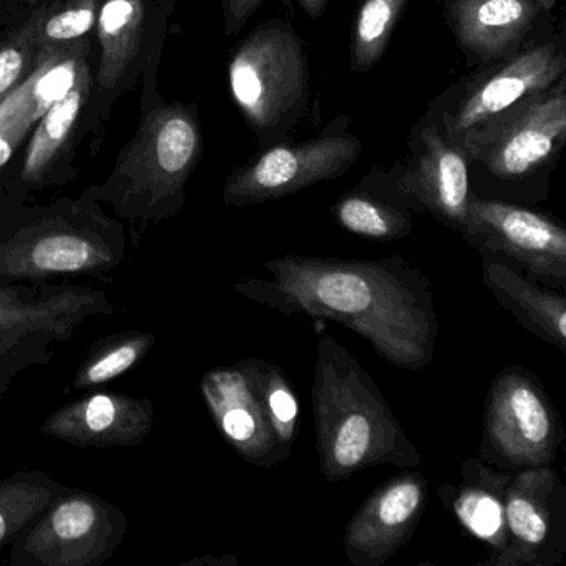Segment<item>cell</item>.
<instances>
[{"mask_svg": "<svg viewBox=\"0 0 566 566\" xmlns=\"http://www.w3.org/2000/svg\"><path fill=\"white\" fill-rule=\"evenodd\" d=\"M87 88L88 77L85 71L77 85L39 118V127L32 135L21 171V180L28 187L41 184L51 170L55 157L74 130L87 97Z\"/></svg>", "mask_w": 566, "mask_h": 566, "instance_id": "obj_23", "label": "cell"}, {"mask_svg": "<svg viewBox=\"0 0 566 566\" xmlns=\"http://www.w3.org/2000/svg\"><path fill=\"white\" fill-rule=\"evenodd\" d=\"M311 397L317 457L327 482H344L370 467L422 465L419 449L373 377L329 334L317 340Z\"/></svg>", "mask_w": 566, "mask_h": 566, "instance_id": "obj_2", "label": "cell"}, {"mask_svg": "<svg viewBox=\"0 0 566 566\" xmlns=\"http://www.w3.org/2000/svg\"><path fill=\"white\" fill-rule=\"evenodd\" d=\"M144 24V0H107L98 12V82L105 91L114 88L122 81L137 57Z\"/></svg>", "mask_w": 566, "mask_h": 566, "instance_id": "obj_22", "label": "cell"}, {"mask_svg": "<svg viewBox=\"0 0 566 566\" xmlns=\"http://www.w3.org/2000/svg\"><path fill=\"white\" fill-rule=\"evenodd\" d=\"M188 565H214V566H234L238 565V559L234 558L233 555H224L221 558H217V556L208 555L203 556V558L193 559V562L188 563Z\"/></svg>", "mask_w": 566, "mask_h": 566, "instance_id": "obj_34", "label": "cell"}, {"mask_svg": "<svg viewBox=\"0 0 566 566\" xmlns=\"http://www.w3.org/2000/svg\"><path fill=\"white\" fill-rule=\"evenodd\" d=\"M535 2L543 9V11H552L556 6V0H535Z\"/></svg>", "mask_w": 566, "mask_h": 566, "instance_id": "obj_35", "label": "cell"}, {"mask_svg": "<svg viewBox=\"0 0 566 566\" xmlns=\"http://www.w3.org/2000/svg\"><path fill=\"white\" fill-rule=\"evenodd\" d=\"M310 18L317 19L326 11L327 0H296Z\"/></svg>", "mask_w": 566, "mask_h": 566, "instance_id": "obj_33", "label": "cell"}, {"mask_svg": "<svg viewBox=\"0 0 566 566\" xmlns=\"http://www.w3.org/2000/svg\"><path fill=\"white\" fill-rule=\"evenodd\" d=\"M263 268L270 276L240 281L234 293L287 316L343 324L399 369L419 373L436 357L439 321L432 284L402 256L286 254L264 261Z\"/></svg>", "mask_w": 566, "mask_h": 566, "instance_id": "obj_1", "label": "cell"}, {"mask_svg": "<svg viewBox=\"0 0 566 566\" xmlns=\"http://www.w3.org/2000/svg\"><path fill=\"white\" fill-rule=\"evenodd\" d=\"M331 213L343 230L377 243L402 240L413 227L412 205L392 178L377 184L366 178L356 190L340 197Z\"/></svg>", "mask_w": 566, "mask_h": 566, "instance_id": "obj_21", "label": "cell"}, {"mask_svg": "<svg viewBox=\"0 0 566 566\" xmlns=\"http://www.w3.org/2000/svg\"><path fill=\"white\" fill-rule=\"evenodd\" d=\"M360 150L359 140L347 134H324L301 144L277 145L230 175L224 203H266L343 177L356 164Z\"/></svg>", "mask_w": 566, "mask_h": 566, "instance_id": "obj_11", "label": "cell"}, {"mask_svg": "<svg viewBox=\"0 0 566 566\" xmlns=\"http://www.w3.org/2000/svg\"><path fill=\"white\" fill-rule=\"evenodd\" d=\"M124 258V228L92 208L69 205L0 224V283L105 276Z\"/></svg>", "mask_w": 566, "mask_h": 566, "instance_id": "obj_3", "label": "cell"}, {"mask_svg": "<svg viewBox=\"0 0 566 566\" xmlns=\"http://www.w3.org/2000/svg\"><path fill=\"white\" fill-rule=\"evenodd\" d=\"M84 72L85 69L75 57L61 59L59 55H48L42 61L28 78L29 98L35 122L77 85Z\"/></svg>", "mask_w": 566, "mask_h": 566, "instance_id": "obj_28", "label": "cell"}, {"mask_svg": "<svg viewBox=\"0 0 566 566\" xmlns=\"http://www.w3.org/2000/svg\"><path fill=\"white\" fill-rule=\"evenodd\" d=\"M65 489L41 470H21L0 480V548L14 542Z\"/></svg>", "mask_w": 566, "mask_h": 566, "instance_id": "obj_24", "label": "cell"}, {"mask_svg": "<svg viewBox=\"0 0 566 566\" xmlns=\"http://www.w3.org/2000/svg\"><path fill=\"white\" fill-rule=\"evenodd\" d=\"M565 427L542 380L522 366L500 370L483 409L479 459L500 470L555 463Z\"/></svg>", "mask_w": 566, "mask_h": 566, "instance_id": "obj_6", "label": "cell"}, {"mask_svg": "<svg viewBox=\"0 0 566 566\" xmlns=\"http://www.w3.org/2000/svg\"><path fill=\"white\" fill-rule=\"evenodd\" d=\"M392 180L413 211L430 213L462 234L473 198L470 161L439 124L417 128L409 160Z\"/></svg>", "mask_w": 566, "mask_h": 566, "instance_id": "obj_14", "label": "cell"}, {"mask_svg": "<svg viewBox=\"0 0 566 566\" xmlns=\"http://www.w3.org/2000/svg\"><path fill=\"white\" fill-rule=\"evenodd\" d=\"M154 346V334L144 331H124L98 339L78 366L72 387L84 390L105 386L138 366Z\"/></svg>", "mask_w": 566, "mask_h": 566, "instance_id": "obj_25", "label": "cell"}, {"mask_svg": "<svg viewBox=\"0 0 566 566\" xmlns=\"http://www.w3.org/2000/svg\"><path fill=\"white\" fill-rule=\"evenodd\" d=\"M38 21L39 15H35L28 25L14 32L0 48V102L18 87L22 75L28 71L32 45L38 44L35 42Z\"/></svg>", "mask_w": 566, "mask_h": 566, "instance_id": "obj_31", "label": "cell"}, {"mask_svg": "<svg viewBox=\"0 0 566 566\" xmlns=\"http://www.w3.org/2000/svg\"><path fill=\"white\" fill-rule=\"evenodd\" d=\"M509 542L489 566H556L566 556V489L556 470L512 473L505 493Z\"/></svg>", "mask_w": 566, "mask_h": 566, "instance_id": "obj_12", "label": "cell"}, {"mask_svg": "<svg viewBox=\"0 0 566 566\" xmlns=\"http://www.w3.org/2000/svg\"><path fill=\"white\" fill-rule=\"evenodd\" d=\"M197 120L184 107L157 108L118 160L105 187L87 191L128 220H164L180 210L184 188L200 157Z\"/></svg>", "mask_w": 566, "mask_h": 566, "instance_id": "obj_4", "label": "cell"}, {"mask_svg": "<svg viewBox=\"0 0 566 566\" xmlns=\"http://www.w3.org/2000/svg\"><path fill=\"white\" fill-rule=\"evenodd\" d=\"M512 473L510 470L495 469L476 457L463 460L457 485L443 483L439 486V495L446 509L489 553V558L476 565H490L509 542L505 493Z\"/></svg>", "mask_w": 566, "mask_h": 566, "instance_id": "obj_19", "label": "cell"}, {"mask_svg": "<svg viewBox=\"0 0 566 566\" xmlns=\"http://www.w3.org/2000/svg\"><path fill=\"white\" fill-rule=\"evenodd\" d=\"M0 4H2V0H0Z\"/></svg>", "mask_w": 566, "mask_h": 566, "instance_id": "obj_36", "label": "cell"}, {"mask_svg": "<svg viewBox=\"0 0 566 566\" xmlns=\"http://www.w3.org/2000/svg\"><path fill=\"white\" fill-rule=\"evenodd\" d=\"M124 510L67 486L11 543L14 566H102L127 536Z\"/></svg>", "mask_w": 566, "mask_h": 566, "instance_id": "obj_9", "label": "cell"}, {"mask_svg": "<svg viewBox=\"0 0 566 566\" xmlns=\"http://www.w3.org/2000/svg\"><path fill=\"white\" fill-rule=\"evenodd\" d=\"M566 138L565 81L523 98L457 142L470 164L499 181H523L552 164Z\"/></svg>", "mask_w": 566, "mask_h": 566, "instance_id": "obj_8", "label": "cell"}, {"mask_svg": "<svg viewBox=\"0 0 566 566\" xmlns=\"http://www.w3.org/2000/svg\"><path fill=\"white\" fill-rule=\"evenodd\" d=\"M407 0H363L350 38L354 72H369L379 64Z\"/></svg>", "mask_w": 566, "mask_h": 566, "instance_id": "obj_26", "label": "cell"}, {"mask_svg": "<svg viewBox=\"0 0 566 566\" xmlns=\"http://www.w3.org/2000/svg\"><path fill=\"white\" fill-rule=\"evenodd\" d=\"M154 417V403L147 397L101 390L55 410L41 430L81 449L138 447L150 436Z\"/></svg>", "mask_w": 566, "mask_h": 566, "instance_id": "obj_17", "label": "cell"}, {"mask_svg": "<svg viewBox=\"0 0 566 566\" xmlns=\"http://www.w3.org/2000/svg\"><path fill=\"white\" fill-rule=\"evenodd\" d=\"M104 291L77 284L0 283V399L12 377L54 359V343H67L94 316H112Z\"/></svg>", "mask_w": 566, "mask_h": 566, "instance_id": "obj_5", "label": "cell"}, {"mask_svg": "<svg viewBox=\"0 0 566 566\" xmlns=\"http://www.w3.org/2000/svg\"><path fill=\"white\" fill-rule=\"evenodd\" d=\"M97 18V0H77L44 21L39 18L35 42L45 45L77 41L94 29Z\"/></svg>", "mask_w": 566, "mask_h": 566, "instance_id": "obj_30", "label": "cell"}, {"mask_svg": "<svg viewBox=\"0 0 566 566\" xmlns=\"http://www.w3.org/2000/svg\"><path fill=\"white\" fill-rule=\"evenodd\" d=\"M429 500V482L402 469L377 486L344 532V549L354 566H382L412 538Z\"/></svg>", "mask_w": 566, "mask_h": 566, "instance_id": "obj_16", "label": "cell"}, {"mask_svg": "<svg viewBox=\"0 0 566 566\" xmlns=\"http://www.w3.org/2000/svg\"><path fill=\"white\" fill-rule=\"evenodd\" d=\"M566 57L562 41L520 49L503 61L489 64L486 71L470 78L443 114L439 127L453 144L465 132L523 98L548 91L565 74Z\"/></svg>", "mask_w": 566, "mask_h": 566, "instance_id": "obj_13", "label": "cell"}, {"mask_svg": "<svg viewBox=\"0 0 566 566\" xmlns=\"http://www.w3.org/2000/svg\"><path fill=\"white\" fill-rule=\"evenodd\" d=\"M250 359L251 374L258 392L263 400L264 410L277 439L284 447L293 450L300 429V400L290 377L276 364L266 363L258 357Z\"/></svg>", "mask_w": 566, "mask_h": 566, "instance_id": "obj_27", "label": "cell"}, {"mask_svg": "<svg viewBox=\"0 0 566 566\" xmlns=\"http://www.w3.org/2000/svg\"><path fill=\"white\" fill-rule=\"evenodd\" d=\"M460 237L552 290L566 287V230L558 220L522 205L473 195Z\"/></svg>", "mask_w": 566, "mask_h": 566, "instance_id": "obj_10", "label": "cell"}, {"mask_svg": "<svg viewBox=\"0 0 566 566\" xmlns=\"http://www.w3.org/2000/svg\"><path fill=\"white\" fill-rule=\"evenodd\" d=\"M542 12L535 0H446V21L473 64L516 54Z\"/></svg>", "mask_w": 566, "mask_h": 566, "instance_id": "obj_18", "label": "cell"}, {"mask_svg": "<svg viewBox=\"0 0 566 566\" xmlns=\"http://www.w3.org/2000/svg\"><path fill=\"white\" fill-rule=\"evenodd\" d=\"M34 124L29 81H25L0 102V171L8 167L15 148Z\"/></svg>", "mask_w": 566, "mask_h": 566, "instance_id": "obj_29", "label": "cell"}, {"mask_svg": "<svg viewBox=\"0 0 566 566\" xmlns=\"http://www.w3.org/2000/svg\"><path fill=\"white\" fill-rule=\"evenodd\" d=\"M200 390L214 426L244 462L273 469L290 459L293 450L281 443L271 427L248 357L208 370Z\"/></svg>", "mask_w": 566, "mask_h": 566, "instance_id": "obj_15", "label": "cell"}, {"mask_svg": "<svg viewBox=\"0 0 566 566\" xmlns=\"http://www.w3.org/2000/svg\"><path fill=\"white\" fill-rule=\"evenodd\" d=\"M261 4L263 0H223L228 34L240 32Z\"/></svg>", "mask_w": 566, "mask_h": 566, "instance_id": "obj_32", "label": "cell"}, {"mask_svg": "<svg viewBox=\"0 0 566 566\" xmlns=\"http://www.w3.org/2000/svg\"><path fill=\"white\" fill-rule=\"evenodd\" d=\"M482 281L523 329L566 356L565 291L543 286L502 258L482 254Z\"/></svg>", "mask_w": 566, "mask_h": 566, "instance_id": "obj_20", "label": "cell"}, {"mask_svg": "<svg viewBox=\"0 0 566 566\" xmlns=\"http://www.w3.org/2000/svg\"><path fill=\"white\" fill-rule=\"evenodd\" d=\"M233 101L260 135H274L300 118L307 102L303 45L290 25H260L230 64Z\"/></svg>", "mask_w": 566, "mask_h": 566, "instance_id": "obj_7", "label": "cell"}]
</instances>
